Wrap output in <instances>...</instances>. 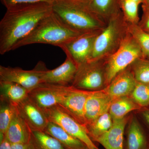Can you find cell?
Masks as SVG:
<instances>
[{
    "instance_id": "18",
    "label": "cell",
    "mask_w": 149,
    "mask_h": 149,
    "mask_svg": "<svg viewBox=\"0 0 149 149\" xmlns=\"http://www.w3.org/2000/svg\"><path fill=\"white\" fill-rule=\"evenodd\" d=\"M89 9L107 24L121 11L120 0H86Z\"/></svg>"
},
{
    "instance_id": "33",
    "label": "cell",
    "mask_w": 149,
    "mask_h": 149,
    "mask_svg": "<svg viewBox=\"0 0 149 149\" xmlns=\"http://www.w3.org/2000/svg\"><path fill=\"white\" fill-rule=\"evenodd\" d=\"M11 144L5 138L2 142L0 143V149H11Z\"/></svg>"
},
{
    "instance_id": "30",
    "label": "cell",
    "mask_w": 149,
    "mask_h": 149,
    "mask_svg": "<svg viewBox=\"0 0 149 149\" xmlns=\"http://www.w3.org/2000/svg\"><path fill=\"white\" fill-rule=\"evenodd\" d=\"M57 0H1L2 3L7 9L24 5L36 4H49L52 5Z\"/></svg>"
},
{
    "instance_id": "19",
    "label": "cell",
    "mask_w": 149,
    "mask_h": 149,
    "mask_svg": "<svg viewBox=\"0 0 149 149\" xmlns=\"http://www.w3.org/2000/svg\"><path fill=\"white\" fill-rule=\"evenodd\" d=\"M44 131L55 138L66 149H89L82 141L53 123L49 122Z\"/></svg>"
},
{
    "instance_id": "3",
    "label": "cell",
    "mask_w": 149,
    "mask_h": 149,
    "mask_svg": "<svg viewBox=\"0 0 149 149\" xmlns=\"http://www.w3.org/2000/svg\"><path fill=\"white\" fill-rule=\"evenodd\" d=\"M83 34L68 27L52 12L40 22L27 37L18 42L14 47L17 49L35 44H44L60 47L63 44Z\"/></svg>"
},
{
    "instance_id": "7",
    "label": "cell",
    "mask_w": 149,
    "mask_h": 149,
    "mask_svg": "<svg viewBox=\"0 0 149 149\" xmlns=\"http://www.w3.org/2000/svg\"><path fill=\"white\" fill-rule=\"evenodd\" d=\"M49 122L59 125L66 132L82 141L89 149H98L81 125L61 106L57 105L43 110Z\"/></svg>"
},
{
    "instance_id": "11",
    "label": "cell",
    "mask_w": 149,
    "mask_h": 149,
    "mask_svg": "<svg viewBox=\"0 0 149 149\" xmlns=\"http://www.w3.org/2000/svg\"><path fill=\"white\" fill-rule=\"evenodd\" d=\"M77 67L74 62L66 56L64 62L55 69L48 70L45 64L42 71L43 83L63 86H72Z\"/></svg>"
},
{
    "instance_id": "37",
    "label": "cell",
    "mask_w": 149,
    "mask_h": 149,
    "mask_svg": "<svg viewBox=\"0 0 149 149\" xmlns=\"http://www.w3.org/2000/svg\"><path fill=\"white\" fill-rule=\"evenodd\" d=\"M146 57L148 58H149V55L148 56Z\"/></svg>"
},
{
    "instance_id": "17",
    "label": "cell",
    "mask_w": 149,
    "mask_h": 149,
    "mask_svg": "<svg viewBox=\"0 0 149 149\" xmlns=\"http://www.w3.org/2000/svg\"><path fill=\"white\" fill-rule=\"evenodd\" d=\"M32 130L17 111L5 134V138L11 144L28 143Z\"/></svg>"
},
{
    "instance_id": "13",
    "label": "cell",
    "mask_w": 149,
    "mask_h": 149,
    "mask_svg": "<svg viewBox=\"0 0 149 149\" xmlns=\"http://www.w3.org/2000/svg\"><path fill=\"white\" fill-rule=\"evenodd\" d=\"M90 93L72 87L64 100L59 104L85 128L87 123L85 115V105Z\"/></svg>"
},
{
    "instance_id": "28",
    "label": "cell",
    "mask_w": 149,
    "mask_h": 149,
    "mask_svg": "<svg viewBox=\"0 0 149 149\" xmlns=\"http://www.w3.org/2000/svg\"><path fill=\"white\" fill-rule=\"evenodd\" d=\"M129 34L136 41L144 56L149 55V33L145 32L138 24H128Z\"/></svg>"
},
{
    "instance_id": "1",
    "label": "cell",
    "mask_w": 149,
    "mask_h": 149,
    "mask_svg": "<svg viewBox=\"0 0 149 149\" xmlns=\"http://www.w3.org/2000/svg\"><path fill=\"white\" fill-rule=\"evenodd\" d=\"M52 12V5L45 3L7 9L0 22V54L13 50L15 45Z\"/></svg>"
},
{
    "instance_id": "15",
    "label": "cell",
    "mask_w": 149,
    "mask_h": 149,
    "mask_svg": "<svg viewBox=\"0 0 149 149\" xmlns=\"http://www.w3.org/2000/svg\"><path fill=\"white\" fill-rule=\"evenodd\" d=\"M137 83L129 66L118 74L104 91L114 100L131 95Z\"/></svg>"
},
{
    "instance_id": "22",
    "label": "cell",
    "mask_w": 149,
    "mask_h": 149,
    "mask_svg": "<svg viewBox=\"0 0 149 149\" xmlns=\"http://www.w3.org/2000/svg\"><path fill=\"white\" fill-rule=\"evenodd\" d=\"M29 143L33 149H66L55 138L39 130H32Z\"/></svg>"
},
{
    "instance_id": "23",
    "label": "cell",
    "mask_w": 149,
    "mask_h": 149,
    "mask_svg": "<svg viewBox=\"0 0 149 149\" xmlns=\"http://www.w3.org/2000/svg\"><path fill=\"white\" fill-rule=\"evenodd\" d=\"M146 145V137L138 120L134 118L128 128L127 149H144Z\"/></svg>"
},
{
    "instance_id": "36",
    "label": "cell",
    "mask_w": 149,
    "mask_h": 149,
    "mask_svg": "<svg viewBox=\"0 0 149 149\" xmlns=\"http://www.w3.org/2000/svg\"><path fill=\"white\" fill-rule=\"evenodd\" d=\"M133 1H135L136 2L139 3L140 4L142 3V2H143V0H133Z\"/></svg>"
},
{
    "instance_id": "34",
    "label": "cell",
    "mask_w": 149,
    "mask_h": 149,
    "mask_svg": "<svg viewBox=\"0 0 149 149\" xmlns=\"http://www.w3.org/2000/svg\"><path fill=\"white\" fill-rule=\"evenodd\" d=\"M142 8L146 9L149 8V0H143L142 2Z\"/></svg>"
},
{
    "instance_id": "10",
    "label": "cell",
    "mask_w": 149,
    "mask_h": 149,
    "mask_svg": "<svg viewBox=\"0 0 149 149\" xmlns=\"http://www.w3.org/2000/svg\"><path fill=\"white\" fill-rule=\"evenodd\" d=\"M45 63L39 62L32 70L0 66V80L17 83L29 91L42 83V71Z\"/></svg>"
},
{
    "instance_id": "9",
    "label": "cell",
    "mask_w": 149,
    "mask_h": 149,
    "mask_svg": "<svg viewBox=\"0 0 149 149\" xmlns=\"http://www.w3.org/2000/svg\"><path fill=\"white\" fill-rule=\"evenodd\" d=\"M100 32L82 34L63 44L60 48L64 51L67 57L79 66L90 60L94 42Z\"/></svg>"
},
{
    "instance_id": "31",
    "label": "cell",
    "mask_w": 149,
    "mask_h": 149,
    "mask_svg": "<svg viewBox=\"0 0 149 149\" xmlns=\"http://www.w3.org/2000/svg\"><path fill=\"white\" fill-rule=\"evenodd\" d=\"M143 14L138 25L145 32L149 33V8L143 9Z\"/></svg>"
},
{
    "instance_id": "20",
    "label": "cell",
    "mask_w": 149,
    "mask_h": 149,
    "mask_svg": "<svg viewBox=\"0 0 149 149\" xmlns=\"http://www.w3.org/2000/svg\"><path fill=\"white\" fill-rule=\"evenodd\" d=\"M29 91L17 83L0 80V100L15 105L27 97Z\"/></svg>"
},
{
    "instance_id": "14",
    "label": "cell",
    "mask_w": 149,
    "mask_h": 149,
    "mask_svg": "<svg viewBox=\"0 0 149 149\" xmlns=\"http://www.w3.org/2000/svg\"><path fill=\"white\" fill-rule=\"evenodd\" d=\"M113 100L105 91L91 92L85 105V115L87 125L102 115L109 112Z\"/></svg>"
},
{
    "instance_id": "32",
    "label": "cell",
    "mask_w": 149,
    "mask_h": 149,
    "mask_svg": "<svg viewBox=\"0 0 149 149\" xmlns=\"http://www.w3.org/2000/svg\"><path fill=\"white\" fill-rule=\"evenodd\" d=\"M11 149H33L30 143L11 144Z\"/></svg>"
},
{
    "instance_id": "12",
    "label": "cell",
    "mask_w": 149,
    "mask_h": 149,
    "mask_svg": "<svg viewBox=\"0 0 149 149\" xmlns=\"http://www.w3.org/2000/svg\"><path fill=\"white\" fill-rule=\"evenodd\" d=\"M17 113L32 130L44 131L49 121L43 110L29 97L15 105Z\"/></svg>"
},
{
    "instance_id": "25",
    "label": "cell",
    "mask_w": 149,
    "mask_h": 149,
    "mask_svg": "<svg viewBox=\"0 0 149 149\" xmlns=\"http://www.w3.org/2000/svg\"><path fill=\"white\" fill-rule=\"evenodd\" d=\"M135 79L138 83L149 84V58L142 57L130 65Z\"/></svg>"
},
{
    "instance_id": "27",
    "label": "cell",
    "mask_w": 149,
    "mask_h": 149,
    "mask_svg": "<svg viewBox=\"0 0 149 149\" xmlns=\"http://www.w3.org/2000/svg\"><path fill=\"white\" fill-rule=\"evenodd\" d=\"M139 3L133 0H120V9L128 24H139L140 20L139 15Z\"/></svg>"
},
{
    "instance_id": "38",
    "label": "cell",
    "mask_w": 149,
    "mask_h": 149,
    "mask_svg": "<svg viewBox=\"0 0 149 149\" xmlns=\"http://www.w3.org/2000/svg\"><path fill=\"white\" fill-rule=\"evenodd\" d=\"M78 1H83V0H78Z\"/></svg>"
},
{
    "instance_id": "8",
    "label": "cell",
    "mask_w": 149,
    "mask_h": 149,
    "mask_svg": "<svg viewBox=\"0 0 149 149\" xmlns=\"http://www.w3.org/2000/svg\"><path fill=\"white\" fill-rule=\"evenodd\" d=\"M72 88L42 83L29 91L28 96L41 109H45L61 104Z\"/></svg>"
},
{
    "instance_id": "29",
    "label": "cell",
    "mask_w": 149,
    "mask_h": 149,
    "mask_svg": "<svg viewBox=\"0 0 149 149\" xmlns=\"http://www.w3.org/2000/svg\"><path fill=\"white\" fill-rule=\"evenodd\" d=\"M131 95L133 101L139 106L149 105V84L137 82Z\"/></svg>"
},
{
    "instance_id": "2",
    "label": "cell",
    "mask_w": 149,
    "mask_h": 149,
    "mask_svg": "<svg viewBox=\"0 0 149 149\" xmlns=\"http://www.w3.org/2000/svg\"><path fill=\"white\" fill-rule=\"evenodd\" d=\"M52 8L63 23L80 34L101 32L107 24L89 9L86 0H57Z\"/></svg>"
},
{
    "instance_id": "4",
    "label": "cell",
    "mask_w": 149,
    "mask_h": 149,
    "mask_svg": "<svg viewBox=\"0 0 149 149\" xmlns=\"http://www.w3.org/2000/svg\"><path fill=\"white\" fill-rule=\"evenodd\" d=\"M128 27L122 11L111 18L96 37L89 61L107 58L116 52L129 33Z\"/></svg>"
},
{
    "instance_id": "5",
    "label": "cell",
    "mask_w": 149,
    "mask_h": 149,
    "mask_svg": "<svg viewBox=\"0 0 149 149\" xmlns=\"http://www.w3.org/2000/svg\"><path fill=\"white\" fill-rule=\"evenodd\" d=\"M143 56L141 48L128 33L118 49L106 58L107 87L119 72L130 66L137 59Z\"/></svg>"
},
{
    "instance_id": "24",
    "label": "cell",
    "mask_w": 149,
    "mask_h": 149,
    "mask_svg": "<svg viewBox=\"0 0 149 149\" xmlns=\"http://www.w3.org/2000/svg\"><path fill=\"white\" fill-rule=\"evenodd\" d=\"M113 123L110 114L109 112H107L86 125V130L91 139L95 140L109 130Z\"/></svg>"
},
{
    "instance_id": "35",
    "label": "cell",
    "mask_w": 149,
    "mask_h": 149,
    "mask_svg": "<svg viewBox=\"0 0 149 149\" xmlns=\"http://www.w3.org/2000/svg\"><path fill=\"white\" fill-rule=\"evenodd\" d=\"M144 117L149 123V111L145 112L143 113Z\"/></svg>"
},
{
    "instance_id": "6",
    "label": "cell",
    "mask_w": 149,
    "mask_h": 149,
    "mask_svg": "<svg viewBox=\"0 0 149 149\" xmlns=\"http://www.w3.org/2000/svg\"><path fill=\"white\" fill-rule=\"evenodd\" d=\"M106 58L88 61L77 67L72 87L90 92L106 88Z\"/></svg>"
},
{
    "instance_id": "16",
    "label": "cell",
    "mask_w": 149,
    "mask_h": 149,
    "mask_svg": "<svg viewBox=\"0 0 149 149\" xmlns=\"http://www.w3.org/2000/svg\"><path fill=\"white\" fill-rule=\"evenodd\" d=\"M111 128L103 134L95 139L105 149H123L124 129L127 122L126 117L113 120Z\"/></svg>"
},
{
    "instance_id": "21",
    "label": "cell",
    "mask_w": 149,
    "mask_h": 149,
    "mask_svg": "<svg viewBox=\"0 0 149 149\" xmlns=\"http://www.w3.org/2000/svg\"><path fill=\"white\" fill-rule=\"evenodd\" d=\"M139 109V105L133 99L127 96L113 100L110 107L109 112L113 120H114L123 118L130 112Z\"/></svg>"
},
{
    "instance_id": "26",
    "label": "cell",
    "mask_w": 149,
    "mask_h": 149,
    "mask_svg": "<svg viewBox=\"0 0 149 149\" xmlns=\"http://www.w3.org/2000/svg\"><path fill=\"white\" fill-rule=\"evenodd\" d=\"M16 111V107L14 104L0 100V133L5 135Z\"/></svg>"
}]
</instances>
